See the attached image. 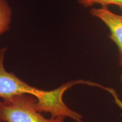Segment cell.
Wrapping results in <instances>:
<instances>
[{
	"label": "cell",
	"instance_id": "1",
	"mask_svg": "<svg viewBox=\"0 0 122 122\" xmlns=\"http://www.w3.org/2000/svg\"><path fill=\"white\" fill-rule=\"evenodd\" d=\"M37 98L23 94L0 101V122H64L65 118H45L37 111Z\"/></svg>",
	"mask_w": 122,
	"mask_h": 122
},
{
	"label": "cell",
	"instance_id": "2",
	"mask_svg": "<svg viewBox=\"0 0 122 122\" xmlns=\"http://www.w3.org/2000/svg\"><path fill=\"white\" fill-rule=\"evenodd\" d=\"M85 84L92 85V82L83 80H76L63 84L59 87L52 91H43L36 96L37 102L36 108L39 112H48L51 114V118L58 117H68L76 122H83V117L78 112L70 109L64 103L62 100L64 93L75 85Z\"/></svg>",
	"mask_w": 122,
	"mask_h": 122
},
{
	"label": "cell",
	"instance_id": "3",
	"mask_svg": "<svg viewBox=\"0 0 122 122\" xmlns=\"http://www.w3.org/2000/svg\"><path fill=\"white\" fill-rule=\"evenodd\" d=\"M6 48L0 49V97L4 100L23 94L36 97L41 90L29 85L12 72H7L4 66Z\"/></svg>",
	"mask_w": 122,
	"mask_h": 122
},
{
	"label": "cell",
	"instance_id": "4",
	"mask_svg": "<svg viewBox=\"0 0 122 122\" xmlns=\"http://www.w3.org/2000/svg\"><path fill=\"white\" fill-rule=\"evenodd\" d=\"M92 15L101 20L109 28V38L116 44L119 53V65L122 67V15L116 14L108 9L101 6L93 8L90 11Z\"/></svg>",
	"mask_w": 122,
	"mask_h": 122
},
{
	"label": "cell",
	"instance_id": "5",
	"mask_svg": "<svg viewBox=\"0 0 122 122\" xmlns=\"http://www.w3.org/2000/svg\"><path fill=\"white\" fill-rule=\"evenodd\" d=\"M12 10L7 0H0V35L10 29Z\"/></svg>",
	"mask_w": 122,
	"mask_h": 122
},
{
	"label": "cell",
	"instance_id": "6",
	"mask_svg": "<svg viewBox=\"0 0 122 122\" xmlns=\"http://www.w3.org/2000/svg\"><path fill=\"white\" fill-rule=\"evenodd\" d=\"M77 2L79 5L85 7H89L98 4L103 7L115 5L122 11V0H77Z\"/></svg>",
	"mask_w": 122,
	"mask_h": 122
},
{
	"label": "cell",
	"instance_id": "7",
	"mask_svg": "<svg viewBox=\"0 0 122 122\" xmlns=\"http://www.w3.org/2000/svg\"><path fill=\"white\" fill-rule=\"evenodd\" d=\"M120 83L122 84V74L121 76H120Z\"/></svg>",
	"mask_w": 122,
	"mask_h": 122
}]
</instances>
